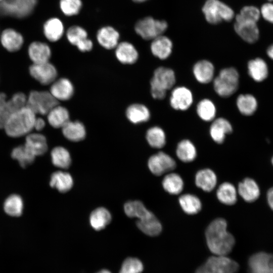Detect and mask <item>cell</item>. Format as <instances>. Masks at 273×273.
<instances>
[{"label":"cell","instance_id":"9","mask_svg":"<svg viewBox=\"0 0 273 273\" xmlns=\"http://www.w3.org/2000/svg\"><path fill=\"white\" fill-rule=\"evenodd\" d=\"M37 0H2L0 2V14L21 18L30 15Z\"/></svg>","mask_w":273,"mask_h":273},{"label":"cell","instance_id":"33","mask_svg":"<svg viewBox=\"0 0 273 273\" xmlns=\"http://www.w3.org/2000/svg\"><path fill=\"white\" fill-rule=\"evenodd\" d=\"M73 185L72 177L68 172L58 171L51 175L50 185L60 192L65 193L69 191Z\"/></svg>","mask_w":273,"mask_h":273},{"label":"cell","instance_id":"54","mask_svg":"<svg viewBox=\"0 0 273 273\" xmlns=\"http://www.w3.org/2000/svg\"><path fill=\"white\" fill-rule=\"evenodd\" d=\"M97 273H111V272L108 270L103 269V270H100Z\"/></svg>","mask_w":273,"mask_h":273},{"label":"cell","instance_id":"8","mask_svg":"<svg viewBox=\"0 0 273 273\" xmlns=\"http://www.w3.org/2000/svg\"><path fill=\"white\" fill-rule=\"evenodd\" d=\"M168 27L164 20H159L148 16L138 20L134 25L135 32L145 40H153L160 36Z\"/></svg>","mask_w":273,"mask_h":273},{"label":"cell","instance_id":"45","mask_svg":"<svg viewBox=\"0 0 273 273\" xmlns=\"http://www.w3.org/2000/svg\"><path fill=\"white\" fill-rule=\"evenodd\" d=\"M11 156L16 160L20 166L23 168L31 164L36 157L24 145L19 146L13 149Z\"/></svg>","mask_w":273,"mask_h":273},{"label":"cell","instance_id":"14","mask_svg":"<svg viewBox=\"0 0 273 273\" xmlns=\"http://www.w3.org/2000/svg\"><path fill=\"white\" fill-rule=\"evenodd\" d=\"M249 273H273V255L259 252L250 256L248 262Z\"/></svg>","mask_w":273,"mask_h":273},{"label":"cell","instance_id":"22","mask_svg":"<svg viewBox=\"0 0 273 273\" xmlns=\"http://www.w3.org/2000/svg\"><path fill=\"white\" fill-rule=\"evenodd\" d=\"M233 127L230 122L225 118H219L213 121L210 128V134L212 140L217 144L222 143L227 134L231 133Z\"/></svg>","mask_w":273,"mask_h":273},{"label":"cell","instance_id":"53","mask_svg":"<svg viewBox=\"0 0 273 273\" xmlns=\"http://www.w3.org/2000/svg\"><path fill=\"white\" fill-rule=\"evenodd\" d=\"M268 56L273 60V44L270 45L267 50Z\"/></svg>","mask_w":273,"mask_h":273},{"label":"cell","instance_id":"56","mask_svg":"<svg viewBox=\"0 0 273 273\" xmlns=\"http://www.w3.org/2000/svg\"><path fill=\"white\" fill-rule=\"evenodd\" d=\"M271 163L273 166V156H272L271 158Z\"/></svg>","mask_w":273,"mask_h":273},{"label":"cell","instance_id":"16","mask_svg":"<svg viewBox=\"0 0 273 273\" xmlns=\"http://www.w3.org/2000/svg\"><path fill=\"white\" fill-rule=\"evenodd\" d=\"M237 190L241 198L248 203L255 202L260 195V189L258 184L250 177H246L240 181Z\"/></svg>","mask_w":273,"mask_h":273},{"label":"cell","instance_id":"25","mask_svg":"<svg viewBox=\"0 0 273 273\" xmlns=\"http://www.w3.org/2000/svg\"><path fill=\"white\" fill-rule=\"evenodd\" d=\"M63 135L71 142L83 140L86 135V130L83 124L79 121H68L62 128Z\"/></svg>","mask_w":273,"mask_h":273},{"label":"cell","instance_id":"28","mask_svg":"<svg viewBox=\"0 0 273 273\" xmlns=\"http://www.w3.org/2000/svg\"><path fill=\"white\" fill-rule=\"evenodd\" d=\"M43 33L50 41H57L61 39L64 33V24L58 18H50L44 24Z\"/></svg>","mask_w":273,"mask_h":273},{"label":"cell","instance_id":"51","mask_svg":"<svg viewBox=\"0 0 273 273\" xmlns=\"http://www.w3.org/2000/svg\"><path fill=\"white\" fill-rule=\"evenodd\" d=\"M45 125L46 122L43 119L40 117H36L34 123V129L40 131L43 129Z\"/></svg>","mask_w":273,"mask_h":273},{"label":"cell","instance_id":"11","mask_svg":"<svg viewBox=\"0 0 273 273\" xmlns=\"http://www.w3.org/2000/svg\"><path fill=\"white\" fill-rule=\"evenodd\" d=\"M175 160L169 155L159 152L151 156L148 161V166L154 175L160 176L175 169Z\"/></svg>","mask_w":273,"mask_h":273},{"label":"cell","instance_id":"48","mask_svg":"<svg viewBox=\"0 0 273 273\" xmlns=\"http://www.w3.org/2000/svg\"><path fill=\"white\" fill-rule=\"evenodd\" d=\"M59 6L64 15L73 16L80 12L82 3L81 0H60Z\"/></svg>","mask_w":273,"mask_h":273},{"label":"cell","instance_id":"27","mask_svg":"<svg viewBox=\"0 0 273 273\" xmlns=\"http://www.w3.org/2000/svg\"><path fill=\"white\" fill-rule=\"evenodd\" d=\"M193 72L198 81L201 83H207L213 78L214 67L210 61L200 60L194 65Z\"/></svg>","mask_w":273,"mask_h":273},{"label":"cell","instance_id":"18","mask_svg":"<svg viewBox=\"0 0 273 273\" xmlns=\"http://www.w3.org/2000/svg\"><path fill=\"white\" fill-rule=\"evenodd\" d=\"M96 37L100 46L106 49L111 50L118 44L120 34L113 27L105 26L98 30Z\"/></svg>","mask_w":273,"mask_h":273},{"label":"cell","instance_id":"47","mask_svg":"<svg viewBox=\"0 0 273 273\" xmlns=\"http://www.w3.org/2000/svg\"><path fill=\"white\" fill-rule=\"evenodd\" d=\"M260 10L252 6H245L240 11L239 14L236 16V21H244L256 23L260 17Z\"/></svg>","mask_w":273,"mask_h":273},{"label":"cell","instance_id":"19","mask_svg":"<svg viewBox=\"0 0 273 273\" xmlns=\"http://www.w3.org/2000/svg\"><path fill=\"white\" fill-rule=\"evenodd\" d=\"M117 60L124 64H132L138 59L139 54L134 46L127 41L119 42L115 48Z\"/></svg>","mask_w":273,"mask_h":273},{"label":"cell","instance_id":"24","mask_svg":"<svg viewBox=\"0 0 273 273\" xmlns=\"http://www.w3.org/2000/svg\"><path fill=\"white\" fill-rule=\"evenodd\" d=\"M24 145L35 156L44 154L48 150L46 137L38 133H30L26 135Z\"/></svg>","mask_w":273,"mask_h":273},{"label":"cell","instance_id":"12","mask_svg":"<svg viewBox=\"0 0 273 273\" xmlns=\"http://www.w3.org/2000/svg\"><path fill=\"white\" fill-rule=\"evenodd\" d=\"M68 41L82 52H88L92 50L93 43L88 38L86 30L79 25H72L66 32Z\"/></svg>","mask_w":273,"mask_h":273},{"label":"cell","instance_id":"17","mask_svg":"<svg viewBox=\"0 0 273 273\" xmlns=\"http://www.w3.org/2000/svg\"><path fill=\"white\" fill-rule=\"evenodd\" d=\"M74 90L72 82L67 78H61L51 84L50 92L58 101H64L72 98Z\"/></svg>","mask_w":273,"mask_h":273},{"label":"cell","instance_id":"1","mask_svg":"<svg viewBox=\"0 0 273 273\" xmlns=\"http://www.w3.org/2000/svg\"><path fill=\"white\" fill-rule=\"evenodd\" d=\"M207 246L215 255L227 256L235 244V239L227 231V222L222 218L212 221L205 231Z\"/></svg>","mask_w":273,"mask_h":273},{"label":"cell","instance_id":"2","mask_svg":"<svg viewBox=\"0 0 273 273\" xmlns=\"http://www.w3.org/2000/svg\"><path fill=\"white\" fill-rule=\"evenodd\" d=\"M36 117V114L25 106L9 117L3 128L7 134L12 138L27 135L34 129Z\"/></svg>","mask_w":273,"mask_h":273},{"label":"cell","instance_id":"21","mask_svg":"<svg viewBox=\"0 0 273 273\" xmlns=\"http://www.w3.org/2000/svg\"><path fill=\"white\" fill-rule=\"evenodd\" d=\"M150 48L154 56L161 60H165L172 52V42L168 37L161 35L152 40Z\"/></svg>","mask_w":273,"mask_h":273},{"label":"cell","instance_id":"34","mask_svg":"<svg viewBox=\"0 0 273 273\" xmlns=\"http://www.w3.org/2000/svg\"><path fill=\"white\" fill-rule=\"evenodd\" d=\"M238 192L235 186L229 182L221 184L216 191L217 199L226 205H233L237 201Z\"/></svg>","mask_w":273,"mask_h":273},{"label":"cell","instance_id":"43","mask_svg":"<svg viewBox=\"0 0 273 273\" xmlns=\"http://www.w3.org/2000/svg\"><path fill=\"white\" fill-rule=\"evenodd\" d=\"M23 201L18 195L12 194L5 201L4 209L5 212L11 216H20L23 210Z\"/></svg>","mask_w":273,"mask_h":273},{"label":"cell","instance_id":"32","mask_svg":"<svg viewBox=\"0 0 273 273\" xmlns=\"http://www.w3.org/2000/svg\"><path fill=\"white\" fill-rule=\"evenodd\" d=\"M47 119L52 127L62 128L70 120L69 113L66 108L58 104L47 114Z\"/></svg>","mask_w":273,"mask_h":273},{"label":"cell","instance_id":"37","mask_svg":"<svg viewBox=\"0 0 273 273\" xmlns=\"http://www.w3.org/2000/svg\"><path fill=\"white\" fill-rule=\"evenodd\" d=\"M136 225L142 232L152 237L159 235L162 230L160 222L154 214L143 219H138Z\"/></svg>","mask_w":273,"mask_h":273},{"label":"cell","instance_id":"31","mask_svg":"<svg viewBox=\"0 0 273 273\" xmlns=\"http://www.w3.org/2000/svg\"><path fill=\"white\" fill-rule=\"evenodd\" d=\"M248 72L254 81H262L268 76L267 64L264 60L260 58L251 60L248 63Z\"/></svg>","mask_w":273,"mask_h":273},{"label":"cell","instance_id":"35","mask_svg":"<svg viewBox=\"0 0 273 273\" xmlns=\"http://www.w3.org/2000/svg\"><path fill=\"white\" fill-rule=\"evenodd\" d=\"M109 211L104 207H99L94 210L90 214L89 222L92 227L96 231L104 229L111 220Z\"/></svg>","mask_w":273,"mask_h":273},{"label":"cell","instance_id":"55","mask_svg":"<svg viewBox=\"0 0 273 273\" xmlns=\"http://www.w3.org/2000/svg\"><path fill=\"white\" fill-rule=\"evenodd\" d=\"M132 1L135 3H141L146 2L147 0H132Z\"/></svg>","mask_w":273,"mask_h":273},{"label":"cell","instance_id":"50","mask_svg":"<svg viewBox=\"0 0 273 273\" xmlns=\"http://www.w3.org/2000/svg\"><path fill=\"white\" fill-rule=\"evenodd\" d=\"M260 15L267 21L273 23V4H263L260 10Z\"/></svg>","mask_w":273,"mask_h":273},{"label":"cell","instance_id":"26","mask_svg":"<svg viewBox=\"0 0 273 273\" xmlns=\"http://www.w3.org/2000/svg\"><path fill=\"white\" fill-rule=\"evenodd\" d=\"M217 184V176L210 169L205 168L199 170L195 175V184L204 191H212Z\"/></svg>","mask_w":273,"mask_h":273},{"label":"cell","instance_id":"44","mask_svg":"<svg viewBox=\"0 0 273 273\" xmlns=\"http://www.w3.org/2000/svg\"><path fill=\"white\" fill-rule=\"evenodd\" d=\"M146 140L150 146L154 148H162L166 144V135L164 130L158 126H153L148 129Z\"/></svg>","mask_w":273,"mask_h":273},{"label":"cell","instance_id":"41","mask_svg":"<svg viewBox=\"0 0 273 273\" xmlns=\"http://www.w3.org/2000/svg\"><path fill=\"white\" fill-rule=\"evenodd\" d=\"M164 190L171 195H178L184 188V181L177 173H170L166 175L162 180Z\"/></svg>","mask_w":273,"mask_h":273},{"label":"cell","instance_id":"6","mask_svg":"<svg viewBox=\"0 0 273 273\" xmlns=\"http://www.w3.org/2000/svg\"><path fill=\"white\" fill-rule=\"evenodd\" d=\"M239 265L225 255H214L197 268L195 273H237Z\"/></svg>","mask_w":273,"mask_h":273},{"label":"cell","instance_id":"5","mask_svg":"<svg viewBox=\"0 0 273 273\" xmlns=\"http://www.w3.org/2000/svg\"><path fill=\"white\" fill-rule=\"evenodd\" d=\"M202 11L206 21L212 24L230 21L234 17L233 9L219 0H206Z\"/></svg>","mask_w":273,"mask_h":273},{"label":"cell","instance_id":"23","mask_svg":"<svg viewBox=\"0 0 273 273\" xmlns=\"http://www.w3.org/2000/svg\"><path fill=\"white\" fill-rule=\"evenodd\" d=\"M28 55L33 63H42L49 62L51 57V50L47 43L35 41L29 46Z\"/></svg>","mask_w":273,"mask_h":273},{"label":"cell","instance_id":"13","mask_svg":"<svg viewBox=\"0 0 273 273\" xmlns=\"http://www.w3.org/2000/svg\"><path fill=\"white\" fill-rule=\"evenodd\" d=\"M29 70L31 76L43 85L51 84L56 80L57 76L56 67L49 62L33 63Z\"/></svg>","mask_w":273,"mask_h":273},{"label":"cell","instance_id":"58","mask_svg":"<svg viewBox=\"0 0 273 273\" xmlns=\"http://www.w3.org/2000/svg\"><path fill=\"white\" fill-rule=\"evenodd\" d=\"M2 0H0V2H1Z\"/></svg>","mask_w":273,"mask_h":273},{"label":"cell","instance_id":"15","mask_svg":"<svg viewBox=\"0 0 273 273\" xmlns=\"http://www.w3.org/2000/svg\"><path fill=\"white\" fill-rule=\"evenodd\" d=\"M193 95L190 89L185 86L174 88L171 92L170 104L175 110H186L192 104Z\"/></svg>","mask_w":273,"mask_h":273},{"label":"cell","instance_id":"39","mask_svg":"<svg viewBox=\"0 0 273 273\" xmlns=\"http://www.w3.org/2000/svg\"><path fill=\"white\" fill-rule=\"evenodd\" d=\"M236 104L240 112L245 116L253 114L258 106L256 98L250 94L239 95L237 99Z\"/></svg>","mask_w":273,"mask_h":273},{"label":"cell","instance_id":"10","mask_svg":"<svg viewBox=\"0 0 273 273\" xmlns=\"http://www.w3.org/2000/svg\"><path fill=\"white\" fill-rule=\"evenodd\" d=\"M27 97L23 93L15 94L7 100L6 95L0 93V128H3L9 117L16 111L26 106Z\"/></svg>","mask_w":273,"mask_h":273},{"label":"cell","instance_id":"30","mask_svg":"<svg viewBox=\"0 0 273 273\" xmlns=\"http://www.w3.org/2000/svg\"><path fill=\"white\" fill-rule=\"evenodd\" d=\"M1 40L3 46L11 52L19 50L23 43L22 36L12 29L5 30L2 33Z\"/></svg>","mask_w":273,"mask_h":273},{"label":"cell","instance_id":"38","mask_svg":"<svg viewBox=\"0 0 273 273\" xmlns=\"http://www.w3.org/2000/svg\"><path fill=\"white\" fill-rule=\"evenodd\" d=\"M178 201L183 211L189 215L198 213L202 208V203L200 199L195 195L191 194L182 195L179 197Z\"/></svg>","mask_w":273,"mask_h":273},{"label":"cell","instance_id":"20","mask_svg":"<svg viewBox=\"0 0 273 273\" xmlns=\"http://www.w3.org/2000/svg\"><path fill=\"white\" fill-rule=\"evenodd\" d=\"M234 29L240 37L248 43H254L259 38V31L256 23L236 21Z\"/></svg>","mask_w":273,"mask_h":273},{"label":"cell","instance_id":"4","mask_svg":"<svg viewBox=\"0 0 273 273\" xmlns=\"http://www.w3.org/2000/svg\"><path fill=\"white\" fill-rule=\"evenodd\" d=\"M239 75L233 67L222 69L213 81L215 92L221 97H229L238 89Z\"/></svg>","mask_w":273,"mask_h":273},{"label":"cell","instance_id":"49","mask_svg":"<svg viewBox=\"0 0 273 273\" xmlns=\"http://www.w3.org/2000/svg\"><path fill=\"white\" fill-rule=\"evenodd\" d=\"M143 269L144 266L140 260L129 257L123 262L119 273H141Z\"/></svg>","mask_w":273,"mask_h":273},{"label":"cell","instance_id":"29","mask_svg":"<svg viewBox=\"0 0 273 273\" xmlns=\"http://www.w3.org/2000/svg\"><path fill=\"white\" fill-rule=\"evenodd\" d=\"M126 116L133 124H139L148 121L150 118L149 109L141 104H133L129 105L126 110Z\"/></svg>","mask_w":273,"mask_h":273},{"label":"cell","instance_id":"40","mask_svg":"<svg viewBox=\"0 0 273 273\" xmlns=\"http://www.w3.org/2000/svg\"><path fill=\"white\" fill-rule=\"evenodd\" d=\"M176 155L182 162H191L195 159L197 151L194 145L190 141L183 140L177 144Z\"/></svg>","mask_w":273,"mask_h":273},{"label":"cell","instance_id":"46","mask_svg":"<svg viewBox=\"0 0 273 273\" xmlns=\"http://www.w3.org/2000/svg\"><path fill=\"white\" fill-rule=\"evenodd\" d=\"M196 109L198 115L204 121H211L215 116V106L209 99H205L200 101L197 106Z\"/></svg>","mask_w":273,"mask_h":273},{"label":"cell","instance_id":"57","mask_svg":"<svg viewBox=\"0 0 273 273\" xmlns=\"http://www.w3.org/2000/svg\"><path fill=\"white\" fill-rule=\"evenodd\" d=\"M268 1H272L273 0H268Z\"/></svg>","mask_w":273,"mask_h":273},{"label":"cell","instance_id":"3","mask_svg":"<svg viewBox=\"0 0 273 273\" xmlns=\"http://www.w3.org/2000/svg\"><path fill=\"white\" fill-rule=\"evenodd\" d=\"M175 82V76L172 69L164 67L157 68L150 81L152 96L156 99H163L166 91L170 89Z\"/></svg>","mask_w":273,"mask_h":273},{"label":"cell","instance_id":"7","mask_svg":"<svg viewBox=\"0 0 273 273\" xmlns=\"http://www.w3.org/2000/svg\"><path fill=\"white\" fill-rule=\"evenodd\" d=\"M58 104L59 101L50 92L33 90L27 97L26 106L36 115H44Z\"/></svg>","mask_w":273,"mask_h":273},{"label":"cell","instance_id":"52","mask_svg":"<svg viewBox=\"0 0 273 273\" xmlns=\"http://www.w3.org/2000/svg\"><path fill=\"white\" fill-rule=\"evenodd\" d=\"M266 201L269 207L273 211V186L267 191Z\"/></svg>","mask_w":273,"mask_h":273},{"label":"cell","instance_id":"42","mask_svg":"<svg viewBox=\"0 0 273 273\" xmlns=\"http://www.w3.org/2000/svg\"><path fill=\"white\" fill-rule=\"evenodd\" d=\"M52 163L61 168H68L71 163V156L68 151L65 148L58 146L52 149L51 153Z\"/></svg>","mask_w":273,"mask_h":273},{"label":"cell","instance_id":"36","mask_svg":"<svg viewBox=\"0 0 273 273\" xmlns=\"http://www.w3.org/2000/svg\"><path fill=\"white\" fill-rule=\"evenodd\" d=\"M124 210L128 217H136L138 219H143L154 215L142 202L138 200L126 202L124 206Z\"/></svg>","mask_w":273,"mask_h":273}]
</instances>
